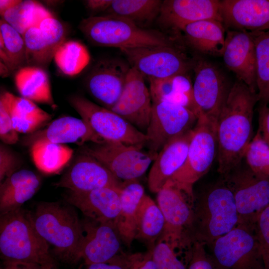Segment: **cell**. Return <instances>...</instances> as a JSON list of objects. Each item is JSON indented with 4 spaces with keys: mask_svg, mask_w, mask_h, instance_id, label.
Instances as JSON below:
<instances>
[{
    "mask_svg": "<svg viewBox=\"0 0 269 269\" xmlns=\"http://www.w3.org/2000/svg\"><path fill=\"white\" fill-rule=\"evenodd\" d=\"M259 99L238 80L229 90L216 127L218 171L224 176L239 165L252 139L254 109Z\"/></svg>",
    "mask_w": 269,
    "mask_h": 269,
    "instance_id": "1",
    "label": "cell"
},
{
    "mask_svg": "<svg viewBox=\"0 0 269 269\" xmlns=\"http://www.w3.org/2000/svg\"><path fill=\"white\" fill-rule=\"evenodd\" d=\"M83 236L76 262L104 263L124 253L122 240L114 224L87 219L83 222Z\"/></svg>",
    "mask_w": 269,
    "mask_h": 269,
    "instance_id": "16",
    "label": "cell"
},
{
    "mask_svg": "<svg viewBox=\"0 0 269 269\" xmlns=\"http://www.w3.org/2000/svg\"><path fill=\"white\" fill-rule=\"evenodd\" d=\"M193 129L169 141L158 153L148 177V186L151 192L159 191L184 164Z\"/></svg>",
    "mask_w": 269,
    "mask_h": 269,
    "instance_id": "24",
    "label": "cell"
},
{
    "mask_svg": "<svg viewBox=\"0 0 269 269\" xmlns=\"http://www.w3.org/2000/svg\"><path fill=\"white\" fill-rule=\"evenodd\" d=\"M30 154L36 167L46 174L60 171L70 160L73 150L64 144L38 140L30 145Z\"/></svg>",
    "mask_w": 269,
    "mask_h": 269,
    "instance_id": "30",
    "label": "cell"
},
{
    "mask_svg": "<svg viewBox=\"0 0 269 269\" xmlns=\"http://www.w3.org/2000/svg\"><path fill=\"white\" fill-rule=\"evenodd\" d=\"M131 67L150 79L186 75L196 59L190 58L180 43L120 49Z\"/></svg>",
    "mask_w": 269,
    "mask_h": 269,
    "instance_id": "7",
    "label": "cell"
},
{
    "mask_svg": "<svg viewBox=\"0 0 269 269\" xmlns=\"http://www.w3.org/2000/svg\"><path fill=\"white\" fill-rule=\"evenodd\" d=\"M263 138L269 145V107L261 104L259 109V128Z\"/></svg>",
    "mask_w": 269,
    "mask_h": 269,
    "instance_id": "48",
    "label": "cell"
},
{
    "mask_svg": "<svg viewBox=\"0 0 269 269\" xmlns=\"http://www.w3.org/2000/svg\"><path fill=\"white\" fill-rule=\"evenodd\" d=\"M20 167V162L15 155L3 144L0 146V181L17 171Z\"/></svg>",
    "mask_w": 269,
    "mask_h": 269,
    "instance_id": "44",
    "label": "cell"
},
{
    "mask_svg": "<svg viewBox=\"0 0 269 269\" xmlns=\"http://www.w3.org/2000/svg\"><path fill=\"white\" fill-rule=\"evenodd\" d=\"M254 229L262 246L264 257L269 253V205L259 215Z\"/></svg>",
    "mask_w": 269,
    "mask_h": 269,
    "instance_id": "45",
    "label": "cell"
},
{
    "mask_svg": "<svg viewBox=\"0 0 269 269\" xmlns=\"http://www.w3.org/2000/svg\"><path fill=\"white\" fill-rule=\"evenodd\" d=\"M157 204L162 211L165 225L160 237L192 244L195 197L193 192L169 179L157 193Z\"/></svg>",
    "mask_w": 269,
    "mask_h": 269,
    "instance_id": "9",
    "label": "cell"
},
{
    "mask_svg": "<svg viewBox=\"0 0 269 269\" xmlns=\"http://www.w3.org/2000/svg\"><path fill=\"white\" fill-rule=\"evenodd\" d=\"M266 269H269V253L263 257Z\"/></svg>",
    "mask_w": 269,
    "mask_h": 269,
    "instance_id": "53",
    "label": "cell"
},
{
    "mask_svg": "<svg viewBox=\"0 0 269 269\" xmlns=\"http://www.w3.org/2000/svg\"><path fill=\"white\" fill-rule=\"evenodd\" d=\"M123 182L94 157L82 152L55 183L73 192H88L104 187L121 189Z\"/></svg>",
    "mask_w": 269,
    "mask_h": 269,
    "instance_id": "18",
    "label": "cell"
},
{
    "mask_svg": "<svg viewBox=\"0 0 269 269\" xmlns=\"http://www.w3.org/2000/svg\"><path fill=\"white\" fill-rule=\"evenodd\" d=\"M14 79L15 86L22 97L53 108L55 107L49 77L43 68L25 66L17 70Z\"/></svg>",
    "mask_w": 269,
    "mask_h": 269,
    "instance_id": "28",
    "label": "cell"
},
{
    "mask_svg": "<svg viewBox=\"0 0 269 269\" xmlns=\"http://www.w3.org/2000/svg\"><path fill=\"white\" fill-rule=\"evenodd\" d=\"M239 222L233 193L222 178L195 199L194 241L207 246L237 227Z\"/></svg>",
    "mask_w": 269,
    "mask_h": 269,
    "instance_id": "4",
    "label": "cell"
},
{
    "mask_svg": "<svg viewBox=\"0 0 269 269\" xmlns=\"http://www.w3.org/2000/svg\"><path fill=\"white\" fill-rule=\"evenodd\" d=\"M244 159L254 172L269 177V145L258 130L246 149Z\"/></svg>",
    "mask_w": 269,
    "mask_h": 269,
    "instance_id": "40",
    "label": "cell"
},
{
    "mask_svg": "<svg viewBox=\"0 0 269 269\" xmlns=\"http://www.w3.org/2000/svg\"><path fill=\"white\" fill-rule=\"evenodd\" d=\"M120 191L104 187L88 192L70 191L67 200L87 219L115 225L121 211Z\"/></svg>",
    "mask_w": 269,
    "mask_h": 269,
    "instance_id": "23",
    "label": "cell"
},
{
    "mask_svg": "<svg viewBox=\"0 0 269 269\" xmlns=\"http://www.w3.org/2000/svg\"><path fill=\"white\" fill-rule=\"evenodd\" d=\"M22 0H0V13L1 16L9 9L16 6Z\"/></svg>",
    "mask_w": 269,
    "mask_h": 269,
    "instance_id": "51",
    "label": "cell"
},
{
    "mask_svg": "<svg viewBox=\"0 0 269 269\" xmlns=\"http://www.w3.org/2000/svg\"><path fill=\"white\" fill-rule=\"evenodd\" d=\"M151 109V97L144 77L131 67L122 95L110 110L142 132L148 128Z\"/></svg>",
    "mask_w": 269,
    "mask_h": 269,
    "instance_id": "17",
    "label": "cell"
},
{
    "mask_svg": "<svg viewBox=\"0 0 269 269\" xmlns=\"http://www.w3.org/2000/svg\"><path fill=\"white\" fill-rule=\"evenodd\" d=\"M44 269H58L56 266L52 267L45 268Z\"/></svg>",
    "mask_w": 269,
    "mask_h": 269,
    "instance_id": "54",
    "label": "cell"
},
{
    "mask_svg": "<svg viewBox=\"0 0 269 269\" xmlns=\"http://www.w3.org/2000/svg\"><path fill=\"white\" fill-rule=\"evenodd\" d=\"M222 177L233 193L239 225L254 227L260 214L269 205V177L254 172L242 162Z\"/></svg>",
    "mask_w": 269,
    "mask_h": 269,
    "instance_id": "8",
    "label": "cell"
},
{
    "mask_svg": "<svg viewBox=\"0 0 269 269\" xmlns=\"http://www.w3.org/2000/svg\"><path fill=\"white\" fill-rule=\"evenodd\" d=\"M70 103L82 119L104 140L140 148L144 146L145 134L112 111L79 96L71 98Z\"/></svg>",
    "mask_w": 269,
    "mask_h": 269,
    "instance_id": "12",
    "label": "cell"
},
{
    "mask_svg": "<svg viewBox=\"0 0 269 269\" xmlns=\"http://www.w3.org/2000/svg\"><path fill=\"white\" fill-rule=\"evenodd\" d=\"M193 69L195 78L192 91L197 116H204L216 124L231 87L223 73L208 61L196 59Z\"/></svg>",
    "mask_w": 269,
    "mask_h": 269,
    "instance_id": "14",
    "label": "cell"
},
{
    "mask_svg": "<svg viewBox=\"0 0 269 269\" xmlns=\"http://www.w3.org/2000/svg\"><path fill=\"white\" fill-rule=\"evenodd\" d=\"M148 80L152 102H172L179 96L189 94L192 88L186 75L163 79H150Z\"/></svg>",
    "mask_w": 269,
    "mask_h": 269,
    "instance_id": "37",
    "label": "cell"
},
{
    "mask_svg": "<svg viewBox=\"0 0 269 269\" xmlns=\"http://www.w3.org/2000/svg\"><path fill=\"white\" fill-rule=\"evenodd\" d=\"M45 268L34 264L4 262L3 266L0 269H44Z\"/></svg>",
    "mask_w": 269,
    "mask_h": 269,
    "instance_id": "50",
    "label": "cell"
},
{
    "mask_svg": "<svg viewBox=\"0 0 269 269\" xmlns=\"http://www.w3.org/2000/svg\"><path fill=\"white\" fill-rule=\"evenodd\" d=\"M91 59L87 47L75 40L64 41L57 49L53 60L64 74L73 76L81 72L88 65Z\"/></svg>",
    "mask_w": 269,
    "mask_h": 269,
    "instance_id": "34",
    "label": "cell"
},
{
    "mask_svg": "<svg viewBox=\"0 0 269 269\" xmlns=\"http://www.w3.org/2000/svg\"><path fill=\"white\" fill-rule=\"evenodd\" d=\"M144 194V188L137 179L124 181L120 191L121 211L115 227L128 247L135 239L137 209Z\"/></svg>",
    "mask_w": 269,
    "mask_h": 269,
    "instance_id": "27",
    "label": "cell"
},
{
    "mask_svg": "<svg viewBox=\"0 0 269 269\" xmlns=\"http://www.w3.org/2000/svg\"><path fill=\"white\" fill-rule=\"evenodd\" d=\"M198 117L192 111L167 101L152 102L144 146L158 154L170 140L192 129Z\"/></svg>",
    "mask_w": 269,
    "mask_h": 269,
    "instance_id": "13",
    "label": "cell"
},
{
    "mask_svg": "<svg viewBox=\"0 0 269 269\" xmlns=\"http://www.w3.org/2000/svg\"><path fill=\"white\" fill-rule=\"evenodd\" d=\"M255 46L257 86L261 104H269V30L250 32Z\"/></svg>",
    "mask_w": 269,
    "mask_h": 269,
    "instance_id": "35",
    "label": "cell"
},
{
    "mask_svg": "<svg viewBox=\"0 0 269 269\" xmlns=\"http://www.w3.org/2000/svg\"><path fill=\"white\" fill-rule=\"evenodd\" d=\"M216 127L205 117L198 116L186 161L170 178L188 191L193 192L194 183L209 170L217 153Z\"/></svg>",
    "mask_w": 269,
    "mask_h": 269,
    "instance_id": "10",
    "label": "cell"
},
{
    "mask_svg": "<svg viewBox=\"0 0 269 269\" xmlns=\"http://www.w3.org/2000/svg\"><path fill=\"white\" fill-rule=\"evenodd\" d=\"M40 179L27 169L18 170L0 182L1 214L21 208L38 191Z\"/></svg>",
    "mask_w": 269,
    "mask_h": 269,
    "instance_id": "26",
    "label": "cell"
},
{
    "mask_svg": "<svg viewBox=\"0 0 269 269\" xmlns=\"http://www.w3.org/2000/svg\"><path fill=\"white\" fill-rule=\"evenodd\" d=\"M112 0H89L85 1L87 7L93 11H106L110 7Z\"/></svg>",
    "mask_w": 269,
    "mask_h": 269,
    "instance_id": "49",
    "label": "cell"
},
{
    "mask_svg": "<svg viewBox=\"0 0 269 269\" xmlns=\"http://www.w3.org/2000/svg\"><path fill=\"white\" fill-rule=\"evenodd\" d=\"M206 248L203 243L194 241L187 269H214Z\"/></svg>",
    "mask_w": 269,
    "mask_h": 269,
    "instance_id": "43",
    "label": "cell"
},
{
    "mask_svg": "<svg viewBox=\"0 0 269 269\" xmlns=\"http://www.w3.org/2000/svg\"><path fill=\"white\" fill-rule=\"evenodd\" d=\"M2 18L22 35L30 28H39L41 22L53 15L40 3L31 0H22L6 10Z\"/></svg>",
    "mask_w": 269,
    "mask_h": 269,
    "instance_id": "33",
    "label": "cell"
},
{
    "mask_svg": "<svg viewBox=\"0 0 269 269\" xmlns=\"http://www.w3.org/2000/svg\"><path fill=\"white\" fill-rule=\"evenodd\" d=\"M29 216L36 231L57 256L76 263L83 236V222L77 214L57 202H42Z\"/></svg>",
    "mask_w": 269,
    "mask_h": 269,
    "instance_id": "5",
    "label": "cell"
},
{
    "mask_svg": "<svg viewBox=\"0 0 269 269\" xmlns=\"http://www.w3.org/2000/svg\"><path fill=\"white\" fill-rule=\"evenodd\" d=\"M0 137L5 143L12 144L18 140V133L13 127L11 115L6 104L0 99Z\"/></svg>",
    "mask_w": 269,
    "mask_h": 269,
    "instance_id": "42",
    "label": "cell"
},
{
    "mask_svg": "<svg viewBox=\"0 0 269 269\" xmlns=\"http://www.w3.org/2000/svg\"><path fill=\"white\" fill-rule=\"evenodd\" d=\"M38 140L64 144L72 143L79 145L87 142L100 143L106 141L83 119L71 116L54 120L45 129L28 134L23 142L29 146Z\"/></svg>",
    "mask_w": 269,
    "mask_h": 269,
    "instance_id": "22",
    "label": "cell"
},
{
    "mask_svg": "<svg viewBox=\"0 0 269 269\" xmlns=\"http://www.w3.org/2000/svg\"><path fill=\"white\" fill-rule=\"evenodd\" d=\"M128 269H157L151 250L146 253L129 254Z\"/></svg>",
    "mask_w": 269,
    "mask_h": 269,
    "instance_id": "47",
    "label": "cell"
},
{
    "mask_svg": "<svg viewBox=\"0 0 269 269\" xmlns=\"http://www.w3.org/2000/svg\"><path fill=\"white\" fill-rule=\"evenodd\" d=\"M226 30L222 21L209 19L187 24L181 32L185 43L197 52L210 56H222Z\"/></svg>",
    "mask_w": 269,
    "mask_h": 269,
    "instance_id": "25",
    "label": "cell"
},
{
    "mask_svg": "<svg viewBox=\"0 0 269 269\" xmlns=\"http://www.w3.org/2000/svg\"><path fill=\"white\" fill-rule=\"evenodd\" d=\"M206 247L214 269H266L254 227L239 225Z\"/></svg>",
    "mask_w": 269,
    "mask_h": 269,
    "instance_id": "6",
    "label": "cell"
},
{
    "mask_svg": "<svg viewBox=\"0 0 269 269\" xmlns=\"http://www.w3.org/2000/svg\"><path fill=\"white\" fill-rule=\"evenodd\" d=\"M224 62L238 80L257 93L255 46L250 32L227 30L222 56Z\"/></svg>",
    "mask_w": 269,
    "mask_h": 269,
    "instance_id": "20",
    "label": "cell"
},
{
    "mask_svg": "<svg viewBox=\"0 0 269 269\" xmlns=\"http://www.w3.org/2000/svg\"><path fill=\"white\" fill-rule=\"evenodd\" d=\"M39 28L54 57L57 49L66 41V30L63 25L53 16L44 20Z\"/></svg>",
    "mask_w": 269,
    "mask_h": 269,
    "instance_id": "41",
    "label": "cell"
},
{
    "mask_svg": "<svg viewBox=\"0 0 269 269\" xmlns=\"http://www.w3.org/2000/svg\"><path fill=\"white\" fill-rule=\"evenodd\" d=\"M163 0H112L107 14L128 19L143 27L157 19Z\"/></svg>",
    "mask_w": 269,
    "mask_h": 269,
    "instance_id": "31",
    "label": "cell"
},
{
    "mask_svg": "<svg viewBox=\"0 0 269 269\" xmlns=\"http://www.w3.org/2000/svg\"><path fill=\"white\" fill-rule=\"evenodd\" d=\"M25 46L26 66L43 68L48 65L53 55L39 28L32 27L23 35Z\"/></svg>",
    "mask_w": 269,
    "mask_h": 269,
    "instance_id": "36",
    "label": "cell"
},
{
    "mask_svg": "<svg viewBox=\"0 0 269 269\" xmlns=\"http://www.w3.org/2000/svg\"><path fill=\"white\" fill-rule=\"evenodd\" d=\"M0 252L4 262L56 266L49 244L34 228L29 212L21 208L0 214Z\"/></svg>",
    "mask_w": 269,
    "mask_h": 269,
    "instance_id": "2",
    "label": "cell"
},
{
    "mask_svg": "<svg viewBox=\"0 0 269 269\" xmlns=\"http://www.w3.org/2000/svg\"><path fill=\"white\" fill-rule=\"evenodd\" d=\"M0 39L3 42L13 71L24 67L26 56L23 36L2 18L0 20Z\"/></svg>",
    "mask_w": 269,
    "mask_h": 269,
    "instance_id": "39",
    "label": "cell"
},
{
    "mask_svg": "<svg viewBox=\"0 0 269 269\" xmlns=\"http://www.w3.org/2000/svg\"><path fill=\"white\" fill-rule=\"evenodd\" d=\"M11 71L2 62H0V75L1 77H6Z\"/></svg>",
    "mask_w": 269,
    "mask_h": 269,
    "instance_id": "52",
    "label": "cell"
},
{
    "mask_svg": "<svg viewBox=\"0 0 269 269\" xmlns=\"http://www.w3.org/2000/svg\"><path fill=\"white\" fill-rule=\"evenodd\" d=\"M131 68L127 60L120 58L100 60L87 77L89 92L102 106L110 110L122 95Z\"/></svg>",
    "mask_w": 269,
    "mask_h": 269,
    "instance_id": "15",
    "label": "cell"
},
{
    "mask_svg": "<svg viewBox=\"0 0 269 269\" xmlns=\"http://www.w3.org/2000/svg\"><path fill=\"white\" fill-rule=\"evenodd\" d=\"M82 152L97 159L118 179L124 181L137 179L142 176L158 154L134 145L107 140L85 146Z\"/></svg>",
    "mask_w": 269,
    "mask_h": 269,
    "instance_id": "11",
    "label": "cell"
},
{
    "mask_svg": "<svg viewBox=\"0 0 269 269\" xmlns=\"http://www.w3.org/2000/svg\"><path fill=\"white\" fill-rule=\"evenodd\" d=\"M220 12L226 30H269V0H222Z\"/></svg>",
    "mask_w": 269,
    "mask_h": 269,
    "instance_id": "21",
    "label": "cell"
},
{
    "mask_svg": "<svg viewBox=\"0 0 269 269\" xmlns=\"http://www.w3.org/2000/svg\"><path fill=\"white\" fill-rule=\"evenodd\" d=\"M129 254L124 252L113 259L104 263L84 264L79 269H128Z\"/></svg>",
    "mask_w": 269,
    "mask_h": 269,
    "instance_id": "46",
    "label": "cell"
},
{
    "mask_svg": "<svg viewBox=\"0 0 269 269\" xmlns=\"http://www.w3.org/2000/svg\"><path fill=\"white\" fill-rule=\"evenodd\" d=\"M165 220L160 208L149 196L144 194L137 211L135 239L145 243L152 250L161 236Z\"/></svg>",
    "mask_w": 269,
    "mask_h": 269,
    "instance_id": "29",
    "label": "cell"
},
{
    "mask_svg": "<svg viewBox=\"0 0 269 269\" xmlns=\"http://www.w3.org/2000/svg\"><path fill=\"white\" fill-rule=\"evenodd\" d=\"M209 19L222 21L220 0H163L156 19L162 27L177 35L187 24Z\"/></svg>",
    "mask_w": 269,
    "mask_h": 269,
    "instance_id": "19",
    "label": "cell"
},
{
    "mask_svg": "<svg viewBox=\"0 0 269 269\" xmlns=\"http://www.w3.org/2000/svg\"><path fill=\"white\" fill-rule=\"evenodd\" d=\"M78 27L92 44L120 49L170 45L182 39L181 36L168 37L158 31L141 27L128 19L111 14L84 18Z\"/></svg>",
    "mask_w": 269,
    "mask_h": 269,
    "instance_id": "3",
    "label": "cell"
},
{
    "mask_svg": "<svg viewBox=\"0 0 269 269\" xmlns=\"http://www.w3.org/2000/svg\"><path fill=\"white\" fill-rule=\"evenodd\" d=\"M0 99L7 105L12 115L46 124L52 115L39 108L35 102L22 97H17L8 92L1 94Z\"/></svg>",
    "mask_w": 269,
    "mask_h": 269,
    "instance_id": "38",
    "label": "cell"
},
{
    "mask_svg": "<svg viewBox=\"0 0 269 269\" xmlns=\"http://www.w3.org/2000/svg\"><path fill=\"white\" fill-rule=\"evenodd\" d=\"M193 244L160 237L151 250L156 269H187Z\"/></svg>",
    "mask_w": 269,
    "mask_h": 269,
    "instance_id": "32",
    "label": "cell"
}]
</instances>
